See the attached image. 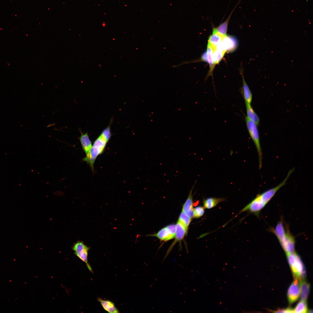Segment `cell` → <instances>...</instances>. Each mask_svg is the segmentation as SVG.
<instances>
[{"label": "cell", "mask_w": 313, "mask_h": 313, "mask_svg": "<svg viewBox=\"0 0 313 313\" xmlns=\"http://www.w3.org/2000/svg\"><path fill=\"white\" fill-rule=\"evenodd\" d=\"M188 231V230L178 220L176 224V231L174 237L175 239L168 250L163 260V261L165 259L170 253L175 244L177 242L183 239L185 235L187 234Z\"/></svg>", "instance_id": "cell-9"}, {"label": "cell", "mask_w": 313, "mask_h": 313, "mask_svg": "<svg viewBox=\"0 0 313 313\" xmlns=\"http://www.w3.org/2000/svg\"><path fill=\"white\" fill-rule=\"evenodd\" d=\"M243 80L242 93L245 103L251 104L252 100V94L250 88L245 79L243 75L241 72Z\"/></svg>", "instance_id": "cell-15"}, {"label": "cell", "mask_w": 313, "mask_h": 313, "mask_svg": "<svg viewBox=\"0 0 313 313\" xmlns=\"http://www.w3.org/2000/svg\"><path fill=\"white\" fill-rule=\"evenodd\" d=\"M212 50L213 59L214 64L216 65L222 60L226 52L216 48Z\"/></svg>", "instance_id": "cell-21"}, {"label": "cell", "mask_w": 313, "mask_h": 313, "mask_svg": "<svg viewBox=\"0 0 313 313\" xmlns=\"http://www.w3.org/2000/svg\"><path fill=\"white\" fill-rule=\"evenodd\" d=\"M205 209L203 207L200 206L194 208V218H199L202 216L204 214Z\"/></svg>", "instance_id": "cell-24"}, {"label": "cell", "mask_w": 313, "mask_h": 313, "mask_svg": "<svg viewBox=\"0 0 313 313\" xmlns=\"http://www.w3.org/2000/svg\"><path fill=\"white\" fill-rule=\"evenodd\" d=\"M294 169L289 171L285 179L277 186L267 190L261 194H258L256 197L243 208L240 213L248 211L257 217L259 216L261 211L263 209L276 192L284 185L294 170Z\"/></svg>", "instance_id": "cell-1"}, {"label": "cell", "mask_w": 313, "mask_h": 313, "mask_svg": "<svg viewBox=\"0 0 313 313\" xmlns=\"http://www.w3.org/2000/svg\"><path fill=\"white\" fill-rule=\"evenodd\" d=\"M72 248L74 254L85 263L88 270L93 273L92 269L88 261V252L90 248L86 245L83 242L78 241L73 244Z\"/></svg>", "instance_id": "cell-5"}, {"label": "cell", "mask_w": 313, "mask_h": 313, "mask_svg": "<svg viewBox=\"0 0 313 313\" xmlns=\"http://www.w3.org/2000/svg\"><path fill=\"white\" fill-rule=\"evenodd\" d=\"M225 201V199L223 198L209 197L203 199V207L207 209H211L216 206L219 203L224 201Z\"/></svg>", "instance_id": "cell-18"}, {"label": "cell", "mask_w": 313, "mask_h": 313, "mask_svg": "<svg viewBox=\"0 0 313 313\" xmlns=\"http://www.w3.org/2000/svg\"><path fill=\"white\" fill-rule=\"evenodd\" d=\"M237 5H236V6L235 7L230 15L225 21L221 23L217 27L213 28L212 33H217L223 37L227 35L228 24L230 17Z\"/></svg>", "instance_id": "cell-16"}, {"label": "cell", "mask_w": 313, "mask_h": 313, "mask_svg": "<svg viewBox=\"0 0 313 313\" xmlns=\"http://www.w3.org/2000/svg\"><path fill=\"white\" fill-rule=\"evenodd\" d=\"M294 313H305L308 311L307 304L306 301L301 300L297 304L294 309Z\"/></svg>", "instance_id": "cell-22"}, {"label": "cell", "mask_w": 313, "mask_h": 313, "mask_svg": "<svg viewBox=\"0 0 313 313\" xmlns=\"http://www.w3.org/2000/svg\"><path fill=\"white\" fill-rule=\"evenodd\" d=\"M103 130L94 141L89 152L86 154L82 161L89 165L93 172H94V164L98 156L104 151L107 143L112 135L110 124Z\"/></svg>", "instance_id": "cell-2"}, {"label": "cell", "mask_w": 313, "mask_h": 313, "mask_svg": "<svg viewBox=\"0 0 313 313\" xmlns=\"http://www.w3.org/2000/svg\"><path fill=\"white\" fill-rule=\"evenodd\" d=\"M212 52V48L210 45L208 44L207 50L202 54L200 59L192 61V63L202 61L208 63L210 67L208 75L212 74L215 65L213 59Z\"/></svg>", "instance_id": "cell-10"}, {"label": "cell", "mask_w": 313, "mask_h": 313, "mask_svg": "<svg viewBox=\"0 0 313 313\" xmlns=\"http://www.w3.org/2000/svg\"><path fill=\"white\" fill-rule=\"evenodd\" d=\"M245 120L249 135L256 147L259 156V169L262 166V153L261 146L260 136L257 125L246 117Z\"/></svg>", "instance_id": "cell-4"}, {"label": "cell", "mask_w": 313, "mask_h": 313, "mask_svg": "<svg viewBox=\"0 0 313 313\" xmlns=\"http://www.w3.org/2000/svg\"><path fill=\"white\" fill-rule=\"evenodd\" d=\"M274 312L294 313L293 309L288 308L284 309H279Z\"/></svg>", "instance_id": "cell-25"}, {"label": "cell", "mask_w": 313, "mask_h": 313, "mask_svg": "<svg viewBox=\"0 0 313 313\" xmlns=\"http://www.w3.org/2000/svg\"><path fill=\"white\" fill-rule=\"evenodd\" d=\"M286 254L294 278L299 280L304 279L306 274L305 270L299 256L295 252Z\"/></svg>", "instance_id": "cell-3"}, {"label": "cell", "mask_w": 313, "mask_h": 313, "mask_svg": "<svg viewBox=\"0 0 313 313\" xmlns=\"http://www.w3.org/2000/svg\"><path fill=\"white\" fill-rule=\"evenodd\" d=\"M97 301L100 303L103 309L108 313H119V310L112 301L109 300L103 299L100 298H97Z\"/></svg>", "instance_id": "cell-14"}, {"label": "cell", "mask_w": 313, "mask_h": 313, "mask_svg": "<svg viewBox=\"0 0 313 313\" xmlns=\"http://www.w3.org/2000/svg\"><path fill=\"white\" fill-rule=\"evenodd\" d=\"M279 241L286 254L291 253L295 252V238L291 233L289 229Z\"/></svg>", "instance_id": "cell-7"}, {"label": "cell", "mask_w": 313, "mask_h": 313, "mask_svg": "<svg viewBox=\"0 0 313 313\" xmlns=\"http://www.w3.org/2000/svg\"><path fill=\"white\" fill-rule=\"evenodd\" d=\"M194 185L190 191L188 198L183 205L182 210V211L192 219L194 218L192 191Z\"/></svg>", "instance_id": "cell-11"}, {"label": "cell", "mask_w": 313, "mask_h": 313, "mask_svg": "<svg viewBox=\"0 0 313 313\" xmlns=\"http://www.w3.org/2000/svg\"><path fill=\"white\" fill-rule=\"evenodd\" d=\"M192 219L182 211L179 216L178 220L188 230Z\"/></svg>", "instance_id": "cell-23"}, {"label": "cell", "mask_w": 313, "mask_h": 313, "mask_svg": "<svg viewBox=\"0 0 313 313\" xmlns=\"http://www.w3.org/2000/svg\"><path fill=\"white\" fill-rule=\"evenodd\" d=\"M81 134L79 139L83 151L86 154L90 151L92 146V141L87 132L83 133L79 130Z\"/></svg>", "instance_id": "cell-13"}, {"label": "cell", "mask_w": 313, "mask_h": 313, "mask_svg": "<svg viewBox=\"0 0 313 313\" xmlns=\"http://www.w3.org/2000/svg\"><path fill=\"white\" fill-rule=\"evenodd\" d=\"M299 284L301 300L306 301L309 293L310 284L304 279L300 280Z\"/></svg>", "instance_id": "cell-17"}, {"label": "cell", "mask_w": 313, "mask_h": 313, "mask_svg": "<svg viewBox=\"0 0 313 313\" xmlns=\"http://www.w3.org/2000/svg\"><path fill=\"white\" fill-rule=\"evenodd\" d=\"M223 37L216 33H212L209 38L208 44L212 48H215L221 41Z\"/></svg>", "instance_id": "cell-20"}, {"label": "cell", "mask_w": 313, "mask_h": 313, "mask_svg": "<svg viewBox=\"0 0 313 313\" xmlns=\"http://www.w3.org/2000/svg\"><path fill=\"white\" fill-rule=\"evenodd\" d=\"M238 45V42L236 37L226 35L223 37L221 42L216 46V48L225 52H232L236 49Z\"/></svg>", "instance_id": "cell-6"}, {"label": "cell", "mask_w": 313, "mask_h": 313, "mask_svg": "<svg viewBox=\"0 0 313 313\" xmlns=\"http://www.w3.org/2000/svg\"><path fill=\"white\" fill-rule=\"evenodd\" d=\"M247 113L246 117L255 123L257 125L259 123V118L252 108L251 104L245 103Z\"/></svg>", "instance_id": "cell-19"}, {"label": "cell", "mask_w": 313, "mask_h": 313, "mask_svg": "<svg viewBox=\"0 0 313 313\" xmlns=\"http://www.w3.org/2000/svg\"><path fill=\"white\" fill-rule=\"evenodd\" d=\"M149 236L156 237L161 241H165L170 240L175 237L167 226L161 229L156 233Z\"/></svg>", "instance_id": "cell-12"}, {"label": "cell", "mask_w": 313, "mask_h": 313, "mask_svg": "<svg viewBox=\"0 0 313 313\" xmlns=\"http://www.w3.org/2000/svg\"><path fill=\"white\" fill-rule=\"evenodd\" d=\"M299 280L295 278L294 280L289 287L287 293L289 303L292 304L299 298L300 295V287Z\"/></svg>", "instance_id": "cell-8"}]
</instances>
